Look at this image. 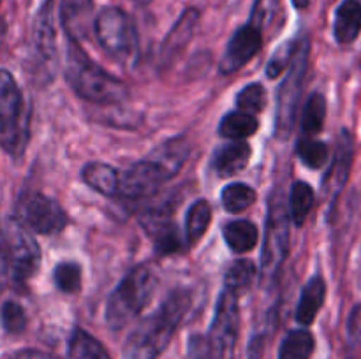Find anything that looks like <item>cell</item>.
Wrapping results in <instances>:
<instances>
[{"label":"cell","instance_id":"cell-39","mask_svg":"<svg viewBox=\"0 0 361 359\" xmlns=\"http://www.w3.org/2000/svg\"><path fill=\"white\" fill-rule=\"evenodd\" d=\"M11 282V270H9V264H7L6 257L2 256L0 252V294L4 292V289L7 287V284Z\"/></svg>","mask_w":361,"mask_h":359},{"label":"cell","instance_id":"cell-5","mask_svg":"<svg viewBox=\"0 0 361 359\" xmlns=\"http://www.w3.org/2000/svg\"><path fill=\"white\" fill-rule=\"evenodd\" d=\"M0 252L11 270V282L25 285L41 266V248L34 236L14 217L0 220Z\"/></svg>","mask_w":361,"mask_h":359},{"label":"cell","instance_id":"cell-6","mask_svg":"<svg viewBox=\"0 0 361 359\" xmlns=\"http://www.w3.org/2000/svg\"><path fill=\"white\" fill-rule=\"evenodd\" d=\"M310 39L309 35H298L295 56L288 67L284 81L277 90V115H275V137L288 139L295 127L300 99H302L303 80L309 69Z\"/></svg>","mask_w":361,"mask_h":359},{"label":"cell","instance_id":"cell-22","mask_svg":"<svg viewBox=\"0 0 361 359\" xmlns=\"http://www.w3.org/2000/svg\"><path fill=\"white\" fill-rule=\"evenodd\" d=\"M190 153V143L185 139V136H176L173 139L164 141L162 144H159L154 151H152L150 157L154 160H157L159 164L164 165L171 176H175L176 172L182 169L183 162L187 160Z\"/></svg>","mask_w":361,"mask_h":359},{"label":"cell","instance_id":"cell-32","mask_svg":"<svg viewBox=\"0 0 361 359\" xmlns=\"http://www.w3.org/2000/svg\"><path fill=\"white\" fill-rule=\"evenodd\" d=\"M256 264H254L252 260H236V263H233L231 266L228 267V271H226L224 287L236 292V294H240V292H243L245 289L250 287L252 280L256 278Z\"/></svg>","mask_w":361,"mask_h":359},{"label":"cell","instance_id":"cell-23","mask_svg":"<svg viewBox=\"0 0 361 359\" xmlns=\"http://www.w3.org/2000/svg\"><path fill=\"white\" fill-rule=\"evenodd\" d=\"M226 245L235 253H245L256 246L259 231L257 225L250 220H233L228 222L222 229Z\"/></svg>","mask_w":361,"mask_h":359},{"label":"cell","instance_id":"cell-35","mask_svg":"<svg viewBox=\"0 0 361 359\" xmlns=\"http://www.w3.org/2000/svg\"><path fill=\"white\" fill-rule=\"evenodd\" d=\"M264 104H267V90H264V87L261 83L247 84L236 95V108L240 111L250 113V115H256V113L263 111Z\"/></svg>","mask_w":361,"mask_h":359},{"label":"cell","instance_id":"cell-41","mask_svg":"<svg viewBox=\"0 0 361 359\" xmlns=\"http://www.w3.org/2000/svg\"><path fill=\"white\" fill-rule=\"evenodd\" d=\"M133 2L136 4V6H148V4H152L154 0H133Z\"/></svg>","mask_w":361,"mask_h":359},{"label":"cell","instance_id":"cell-15","mask_svg":"<svg viewBox=\"0 0 361 359\" xmlns=\"http://www.w3.org/2000/svg\"><path fill=\"white\" fill-rule=\"evenodd\" d=\"M60 21L69 41H88L94 32V0H60Z\"/></svg>","mask_w":361,"mask_h":359},{"label":"cell","instance_id":"cell-26","mask_svg":"<svg viewBox=\"0 0 361 359\" xmlns=\"http://www.w3.org/2000/svg\"><path fill=\"white\" fill-rule=\"evenodd\" d=\"M316 348V340L309 329H293L282 340L279 359H310Z\"/></svg>","mask_w":361,"mask_h":359},{"label":"cell","instance_id":"cell-14","mask_svg":"<svg viewBox=\"0 0 361 359\" xmlns=\"http://www.w3.org/2000/svg\"><path fill=\"white\" fill-rule=\"evenodd\" d=\"M353 160H355V139L348 129H342L337 137L334 160H331V165L324 175L323 182L324 194L330 196L331 201L337 199V196L348 183Z\"/></svg>","mask_w":361,"mask_h":359},{"label":"cell","instance_id":"cell-37","mask_svg":"<svg viewBox=\"0 0 361 359\" xmlns=\"http://www.w3.org/2000/svg\"><path fill=\"white\" fill-rule=\"evenodd\" d=\"M279 0H254L252 13H250L249 23H252L257 28H267L271 23V20L277 14Z\"/></svg>","mask_w":361,"mask_h":359},{"label":"cell","instance_id":"cell-27","mask_svg":"<svg viewBox=\"0 0 361 359\" xmlns=\"http://www.w3.org/2000/svg\"><path fill=\"white\" fill-rule=\"evenodd\" d=\"M212 222V206L207 199H197L190 204L185 215V241L194 245L203 238Z\"/></svg>","mask_w":361,"mask_h":359},{"label":"cell","instance_id":"cell-10","mask_svg":"<svg viewBox=\"0 0 361 359\" xmlns=\"http://www.w3.org/2000/svg\"><path fill=\"white\" fill-rule=\"evenodd\" d=\"M14 218L28 231L44 236L59 234L67 225V215L59 201L41 192L23 194L16 204Z\"/></svg>","mask_w":361,"mask_h":359},{"label":"cell","instance_id":"cell-18","mask_svg":"<svg viewBox=\"0 0 361 359\" xmlns=\"http://www.w3.org/2000/svg\"><path fill=\"white\" fill-rule=\"evenodd\" d=\"M250 155H252V150H250L249 143L231 141L215 150L214 157H212V169L222 178H229L245 169L250 160Z\"/></svg>","mask_w":361,"mask_h":359},{"label":"cell","instance_id":"cell-11","mask_svg":"<svg viewBox=\"0 0 361 359\" xmlns=\"http://www.w3.org/2000/svg\"><path fill=\"white\" fill-rule=\"evenodd\" d=\"M173 178L171 172L152 157L136 162L126 171H120L118 194L127 199H140L157 192L162 183Z\"/></svg>","mask_w":361,"mask_h":359},{"label":"cell","instance_id":"cell-25","mask_svg":"<svg viewBox=\"0 0 361 359\" xmlns=\"http://www.w3.org/2000/svg\"><path fill=\"white\" fill-rule=\"evenodd\" d=\"M314 203H316V194L314 189L307 182H295L291 187V194H289L288 201V213L289 220L296 225L302 227L305 224L307 217L312 211Z\"/></svg>","mask_w":361,"mask_h":359},{"label":"cell","instance_id":"cell-31","mask_svg":"<svg viewBox=\"0 0 361 359\" xmlns=\"http://www.w3.org/2000/svg\"><path fill=\"white\" fill-rule=\"evenodd\" d=\"M221 201L229 213H240L256 203V190L245 183H229L222 189Z\"/></svg>","mask_w":361,"mask_h":359},{"label":"cell","instance_id":"cell-12","mask_svg":"<svg viewBox=\"0 0 361 359\" xmlns=\"http://www.w3.org/2000/svg\"><path fill=\"white\" fill-rule=\"evenodd\" d=\"M140 222L148 238L152 239V245L159 256L180 253L189 246L185 241V236H182L180 227L173 220L171 211L166 210V208H154V210L150 208L145 213H141Z\"/></svg>","mask_w":361,"mask_h":359},{"label":"cell","instance_id":"cell-4","mask_svg":"<svg viewBox=\"0 0 361 359\" xmlns=\"http://www.w3.org/2000/svg\"><path fill=\"white\" fill-rule=\"evenodd\" d=\"M155 287H157V277L148 264L133 267L109 294L106 305L108 326L113 331H118L133 322L150 303Z\"/></svg>","mask_w":361,"mask_h":359},{"label":"cell","instance_id":"cell-20","mask_svg":"<svg viewBox=\"0 0 361 359\" xmlns=\"http://www.w3.org/2000/svg\"><path fill=\"white\" fill-rule=\"evenodd\" d=\"M361 32V2L344 0L335 9L334 35L338 44H351Z\"/></svg>","mask_w":361,"mask_h":359},{"label":"cell","instance_id":"cell-13","mask_svg":"<svg viewBox=\"0 0 361 359\" xmlns=\"http://www.w3.org/2000/svg\"><path fill=\"white\" fill-rule=\"evenodd\" d=\"M261 48H263V30L247 21L229 39L221 63H219V70L222 74L236 73L245 67L261 51Z\"/></svg>","mask_w":361,"mask_h":359},{"label":"cell","instance_id":"cell-38","mask_svg":"<svg viewBox=\"0 0 361 359\" xmlns=\"http://www.w3.org/2000/svg\"><path fill=\"white\" fill-rule=\"evenodd\" d=\"M9 359H60V358L48 354V352L35 351V348H25V351L14 352Z\"/></svg>","mask_w":361,"mask_h":359},{"label":"cell","instance_id":"cell-36","mask_svg":"<svg viewBox=\"0 0 361 359\" xmlns=\"http://www.w3.org/2000/svg\"><path fill=\"white\" fill-rule=\"evenodd\" d=\"M296 44H298V37L289 39V41L282 42V44L275 49V53L271 55L270 62H268V65H267V76L270 77V80L279 77L286 69H288L289 63H291V60H293V56H295Z\"/></svg>","mask_w":361,"mask_h":359},{"label":"cell","instance_id":"cell-9","mask_svg":"<svg viewBox=\"0 0 361 359\" xmlns=\"http://www.w3.org/2000/svg\"><path fill=\"white\" fill-rule=\"evenodd\" d=\"M289 227H291V220H289L284 199L281 192H274L268 201L267 231H264V245L263 253H261V271L268 280H274L277 277L288 256Z\"/></svg>","mask_w":361,"mask_h":359},{"label":"cell","instance_id":"cell-24","mask_svg":"<svg viewBox=\"0 0 361 359\" xmlns=\"http://www.w3.org/2000/svg\"><path fill=\"white\" fill-rule=\"evenodd\" d=\"M257 129H259V120L240 109L228 113L219 123V134L233 141H245V137L254 136Z\"/></svg>","mask_w":361,"mask_h":359},{"label":"cell","instance_id":"cell-2","mask_svg":"<svg viewBox=\"0 0 361 359\" xmlns=\"http://www.w3.org/2000/svg\"><path fill=\"white\" fill-rule=\"evenodd\" d=\"M66 80L78 97L99 106L122 104L129 97L126 83L95 63L78 42L69 41Z\"/></svg>","mask_w":361,"mask_h":359},{"label":"cell","instance_id":"cell-34","mask_svg":"<svg viewBox=\"0 0 361 359\" xmlns=\"http://www.w3.org/2000/svg\"><path fill=\"white\" fill-rule=\"evenodd\" d=\"M0 322L6 333L9 334H21L27 327V313H25L23 306L14 299H7L4 301L2 308H0Z\"/></svg>","mask_w":361,"mask_h":359},{"label":"cell","instance_id":"cell-33","mask_svg":"<svg viewBox=\"0 0 361 359\" xmlns=\"http://www.w3.org/2000/svg\"><path fill=\"white\" fill-rule=\"evenodd\" d=\"M53 282L66 294H76L81 289V266L78 263H60L53 271Z\"/></svg>","mask_w":361,"mask_h":359},{"label":"cell","instance_id":"cell-42","mask_svg":"<svg viewBox=\"0 0 361 359\" xmlns=\"http://www.w3.org/2000/svg\"><path fill=\"white\" fill-rule=\"evenodd\" d=\"M360 2H361V0H360Z\"/></svg>","mask_w":361,"mask_h":359},{"label":"cell","instance_id":"cell-30","mask_svg":"<svg viewBox=\"0 0 361 359\" xmlns=\"http://www.w3.org/2000/svg\"><path fill=\"white\" fill-rule=\"evenodd\" d=\"M296 155L300 160L310 169H321L328 160L330 148L326 143L314 139L310 136H302L296 143Z\"/></svg>","mask_w":361,"mask_h":359},{"label":"cell","instance_id":"cell-16","mask_svg":"<svg viewBox=\"0 0 361 359\" xmlns=\"http://www.w3.org/2000/svg\"><path fill=\"white\" fill-rule=\"evenodd\" d=\"M200 11H197L196 7H189V9L183 11V14L178 18V21L173 25L171 30L166 35L164 42H162V65H166V63H169L171 60H175L176 56L187 48L190 39L196 34V28L197 25H200Z\"/></svg>","mask_w":361,"mask_h":359},{"label":"cell","instance_id":"cell-3","mask_svg":"<svg viewBox=\"0 0 361 359\" xmlns=\"http://www.w3.org/2000/svg\"><path fill=\"white\" fill-rule=\"evenodd\" d=\"M28 141L30 109L13 74L0 69V148L13 158H20Z\"/></svg>","mask_w":361,"mask_h":359},{"label":"cell","instance_id":"cell-19","mask_svg":"<svg viewBox=\"0 0 361 359\" xmlns=\"http://www.w3.org/2000/svg\"><path fill=\"white\" fill-rule=\"evenodd\" d=\"M324 299H326V282L321 275H316L302 289V296L296 306V322L302 326H310L316 320L319 310L323 308Z\"/></svg>","mask_w":361,"mask_h":359},{"label":"cell","instance_id":"cell-7","mask_svg":"<svg viewBox=\"0 0 361 359\" xmlns=\"http://www.w3.org/2000/svg\"><path fill=\"white\" fill-rule=\"evenodd\" d=\"M94 34L101 48L122 65L137 58V32L126 11L116 6L102 7L94 21Z\"/></svg>","mask_w":361,"mask_h":359},{"label":"cell","instance_id":"cell-21","mask_svg":"<svg viewBox=\"0 0 361 359\" xmlns=\"http://www.w3.org/2000/svg\"><path fill=\"white\" fill-rule=\"evenodd\" d=\"M81 178L90 189L102 194V196L115 197L118 194L120 171L113 165L104 164V162H88L81 169Z\"/></svg>","mask_w":361,"mask_h":359},{"label":"cell","instance_id":"cell-1","mask_svg":"<svg viewBox=\"0 0 361 359\" xmlns=\"http://www.w3.org/2000/svg\"><path fill=\"white\" fill-rule=\"evenodd\" d=\"M190 292L185 289L173 291L152 315L145 317L129 334L122 348V359H157L168 347L176 327L189 310Z\"/></svg>","mask_w":361,"mask_h":359},{"label":"cell","instance_id":"cell-40","mask_svg":"<svg viewBox=\"0 0 361 359\" xmlns=\"http://www.w3.org/2000/svg\"><path fill=\"white\" fill-rule=\"evenodd\" d=\"M293 6L296 9H307L310 6V0H293Z\"/></svg>","mask_w":361,"mask_h":359},{"label":"cell","instance_id":"cell-17","mask_svg":"<svg viewBox=\"0 0 361 359\" xmlns=\"http://www.w3.org/2000/svg\"><path fill=\"white\" fill-rule=\"evenodd\" d=\"M34 46L44 62L56 58L55 0H42L34 20Z\"/></svg>","mask_w":361,"mask_h":359},{"label":"cell","instance_id":"cell-29","mask_svg":"<svg viewBox=\"0 0 361 359\" xmlns=\"http://www.w3.org/2000/svg\"><path fill=\"white\" fill-rule=\"evenodd\" d=\"M326 97L319 92H314L307 99L305 109L302 115V136H316L323 130L326 120Z\"/></svg>","mask_w":361,"mask_h":359},{"label":"cell","instance_id":"cell-8","mask_svg":"<svg viewBox=\"0 0 361 359\" xmlns=\"http://www.w3.org/2000/svg\"><path fill=\"white\" fill-rule=\"evenodd\" d=\"M240 306L238 294L229 289H222L219 296L215 315L204 341L207 359H235V347L238 340Z\"/></svg>","mask_w":361,"mask_h":359},{"label":"cell","instance_id":"cell-28","mask_svg":"<svg viewBox=\"0 0 361 359\" xmlns=\"http://www.w3.org/2000/svg\"><path fill=\"white\" fill-rule=\"evenodd\" d=\"M67 359H111L104 345L83 329H74L69 340Z\"/></svg>","mask_w":361,"mask_h":359}]
</instances>
